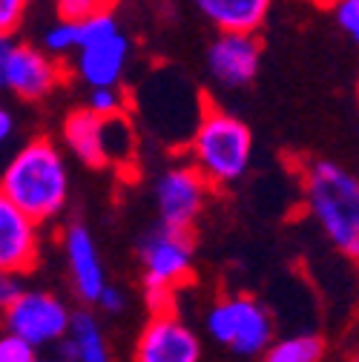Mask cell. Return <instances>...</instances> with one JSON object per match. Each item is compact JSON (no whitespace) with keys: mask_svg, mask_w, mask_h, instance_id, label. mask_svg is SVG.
<instances>
[{"mask_svg":"<svg viewBox=\"0 0 359 362\" xmlns=\"http://www.w3.org/2000/svg\"><path fill=\"white\" fill-rule=\"evenodd\" d=\"M0 190L37 224L58 218L69 202V170L61 147L47 135H35L0 173Z\"/></svg>","mask_w":359,"mask_h":362,"instance_id":"cell-1","label":"cell"},{"mask_svg":"<svg viewBox=\"0 0 359 362\" xmlns=\"http://www.w3.org/2000/svg\"><path fill=\"white\" fill-rule=\"evenodd\" d=\"M305 202L331 245L348 259L359 256V185L336 161H313L305 170Z\"/></svg>","mask_w":359,"mask_h":362,"instance_id":"cell-2","label":"cell"},{"mask_svg":"<svg viewBox=\"0 0 359 362\" xmlns=\"http://www.w3.org/2000/svg\"><path fill=\"white\" fill-rule=\"evenodd\" d=\"M190 156L210 187H228L253 161V132L242 118L207 104L190 139Z\"/></svg>","mask_w":359,"mask_h":362,"instance_id":"cell-3","label":"cell"},{"mask_svg":"<svg viewBox=\"0 0 359 362\" xmlns=\"http://www.w3.org/2000/svg\"><path fill=\"white\" fill-rule=\"evenodd\" d=\"M193 233L158 228L141 242V267H144V296L150 310H172V293L187 285L193 276Z\"/></svg>","mask_w":359,"mask_h":362,"instance_id":"cell-4","label":"cell"},{"mask_svg":"<svg viewBox=\"0 0 359 362\" xmlns=\"http://www.w3.org/2000/svg\"><path fill=\"white\" fill-rule=\"evenodd\" d=\"M210 337L236 356H261L273 342V320L253 296H221L207 310Z\"/></svg>","mask_w":359,"mask_h":362,"instance_id":"cell-5","label":"cell"},{"mask_svg":"<svg viewBox=\"0 0 359 362\" xmlns=\"http://www.w3.org/2000/svg\"><path fill=\"white\" fill-rule=\"evenodd\" d=\"M64 81L66 69L61 58L29 43H18L15 37H0V89L23 101H43Z\"/></svg>","mask_w":359,"mask_h":362,"instance_id":"cell-6","label":"cell"},{"mask_svg":"<svg viewBox=\"0 0 359 362\" xmlns=\"http://www.w3.org/2000/svg\"><path fill=\"white\" fill-rule=\"evenodd\" d=\"M69 308L47 291H20L15 302L0 313L4 328L26 339L32 348L55 345L69 328Z\"/></svg>","mask_w":359,"mask_h":362,"instance_id":"cell-7","label":"cell"},{"mask_svg":"<svg viewBox=\"0 0 359 362\" xmlns=\"http://www.w3.org/2000/svg\"><path fill=\"white\" fill-rule=\"evenodd\" d=\"M210 185L207 178L193 167V164H178L161 173L155 181V210L158 221L172 230H190L196 228L199 216L207 207L210 199Z\"/></svg>","mask_w":359,"mask_h":362,"instance_id":"cell-8","label":"cell"},{"mask_svg":"<svg viewBox=\"0 0 359 362\" xmlns=\"http://www.w3.org/2000/svg\"><path fill=\"white\" fill-rule=\"evenodd\" d=\"M139 362H199L201 342L172 310H155L136 342Z\"/></svg>","mask_w":359,"mask_h":362,"instance_id":"cell-9","label":"cell"},{"mask_svg":"<svg viewBox=\"0 0 359 362\" xmlns=\"http://www.w3.org/2000/svg\"><path fill=\"white\" fill-rule=\"evenodd\" d=\"M261 66V43L256 32H218L207 49V69L216 83L242 89L253 83Z\"/></svg>","mask_w":359,"mask_h":362,"instance_id":"cell-10","label":"cell"},{"mask_svg":"<svg viewBox=\"0 0 359 362\" xmlns=\"http://www.w3.org/2000/svg\"><path fill=\"white\" fill-rule=\"evenodd\" d=\"M40 262V224L0 190V270L32 274Z\"/></svg>","mask_w":359,"mask_h":362,"instance_id":"cell-11","label":"cell"},{"mask_svg":"<svg viewBox=\"0 0 359 362\" xmlns=\"http://www.w3.org/2000/svg\"><path fill=\"white\" fill-rule=\"evenodd\" d=\"M129 61V40L115 26L75 49V72L86 86H121Z\"/></svg>","mask_w":359,"mask_h":362,"instance_id":"cell-12","label":"cell"},{"mask_svg":"<svg viewBox=\"0 0 359 362\" xmlns=\"http://www.w3.org/2000/svg\"><path fill=\"white\" fill-rule=\"evenodd\" d=\"M64 256H66V267L72 274L78 299L86 305H95L98 293L107 285V274L98 256V245L83 224H69L64 230Z\"/></svg>","mask_w":359,"mask_h":362,"instance_id":"cell-13","label":"cell"},{"mask_svg":"<svg viewBox=\"0 0 359 362\" xmlns=\"http://www.w3.org/2000/svg\"><path fill=\"white\" fill-rule=\"evenodd\" d=\"M64 144L86 167H93V170L110 167L107 153H104V115H95L93 110L83 107V110H75V112L66 115Z\"/></svg>","mask_w":359,"mask_h":362,"instance_id":"cell-14","label":"cell"},{"mask_svg":"<svg viewBox=\"0 0 359 362\" xmlns=\"http://www.w3.org/2000/svg\"><path fill=\"white\" fill-rule=\"evenodd\" d=\"M55 348L61 359H72V362H107L110 359L107 337L89 310L69 313V328L55 342Z\"/></svg>","mask_w":359,"mask_h":362,"instance_id":"cell-15","label":"cell"},{"mask_svg":"<svg viewBox=\"0 0 359 362\" xmlns=\"http://www.w3.org/2000/svg\"><path fill=\"white\" fill-rule=\"evenodd\" d=\"M273 0H196L199 12L218 32H259Z\"/></svg>","mask_w":359,"mask_h":362,"instance_id":"cell-16","label":"cell"},{"mask_svg":"<svg viewBox=\"0 0 359 362\" xmlns=\"http://www.w3.org/2000/svg\"><path fill=\"white\" fill-rule=\"evenodd\" d=\"M271 362H319L325 356V339L317 334H293L267 345L261 354Z\"/></svg>","mask_w":359,"mask_h":362,"instance_id":"cell-17","label":"cell"},{"mask_svg":"<svg viewBox=\"0 0 359 362\" xmlns=\"http://www.w3.org/2000/svg\"><path fill=\"white\" fill-rule=\"evenodd\" d=\"M43 47H47V52L55 55V58H64V55L75 52L78 49V21L58 18V23L49 26L47 35H43Z\"/></svg>","mask_w":359,"mask_h":362,"instance_id":"cell-18","label":"cell"},{"mask_svg":"<svg viewBox=\"0 0 359 362\" xmlns=\"http://www.w3.org/2000/svg\"><path fill=\"white\" fill-rule=\"evenodd\" d=\"M86 110H93L95 115H115L126 110L121 86H89V98Z\"/></svg>","mask_w":359,"mask_h":362,"instance_id":"cell-19","label":"cell"},{"mask_svg":"<svg viewBox=\"0 0 359 362\" xmlns=\"http://www.w3.org/2000/svg\"><path fill=\"white\" fill-rule=\"evenodd\" d=\"M112 6L115 0H55L58 18H66V21H81L95 12H110Z\"/></svg>","mask_w":359,"mask_h":362,"instance_id":"cell-20","label":"cell"},{"mask_svg":"<svg viewBox=\"0 0 359 362\" xmlns=\"http://www.w3.org/2000/svg\"><path fill=\"white\" fill-rule=\"evenodd\" d=\"M37 359V348H32L26 339H20L12 331H0V362H32Z\"/></svg>","mask_w":359,"mask_h":362,"instance_id":"cell-21","label":"cell"},{"mask_svg":"<svg viewBox=\"0 0 359 362\" xmlns=\"http://www.w3.org/2000/svg\"><path fill=\"white\" fill-rule=\"evenodd\" d=\"M29 0H0V37H15L26 18Z\"/></svg>","mask_w":359,"mask_h":362,"instance_id":"cell-22","label":"cell"},{"mask_svg":"<svg viewBox=\"0 0 359 362\" xmlns=\"http://www.w3.org/2000/svg\"><path fill=\"white\" fill-rule=\"evenodd\" d=\"M334 15L345 35L359 37V0H334Z\"/></svg>","mask_w":359,"mask_h":362,"instance_id":"cell-23","label":"cell"},{"mask_svg":"<svg viewBox=\"0 0 359 362\" xmlns=\"http://www.w3.org/2000/svg\"><path fill=\"white\" fill-rule=\"evenodd\" d=\"M20 291H23L20 274H12V270H0V313H4L15 302V296Z\"/></svg>","mask_w":359,"mask_h":362,"instance_id":"cell-24","label":"cell"},{"mask_svg":"<svg viewBox=\"0 0 359 362\" xmlns=\"http://www.w3.org/2000/svg\"><path fill=\"white\" fill-rule=\"evenodd\" d=\"M95 305H98L101 310H107V313H121V310H124V305H126V299H124V293H121L118 288L104 285V291L98 293Z\"/></svg>","mask_w":359,"mask_h":362,"instance_id":"cell-25","label":"cell"},{"mask_svg":"<svg viewBox=\"0 0 359 362\" xmlns=\"http://www.w3.org/2000/svg\"><path fill=\"white\" fill-rule=\"evenodd\" d=\"M12 132H15V118H12L9 110L0 107V147H4L12 139Z\"/></svg>","mask_w":359,"mask_h":362,"instance_id":"cell-26","label":"cell"},{"mask_svg":"<svg viewBox=\"0 0 359 362\" xmlns=\"http://www.w3.org/2000/svg\"><path fill=\"white\" fill-rule=\"evenodd\" d=\"M317 4H328V0H317Z\"/></svg>","mask_w":359,"mask_h":362,"instance_id":"cell-27","label":"cell"}]
</instances>
